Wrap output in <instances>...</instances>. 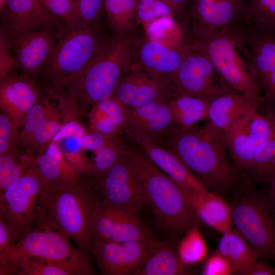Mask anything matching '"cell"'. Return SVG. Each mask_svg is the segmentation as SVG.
<instances>
[{
    "instance_id": "cell-1",
    "label": "cell",
    "mask_w": 275,
    "mask_h": 275,
    "mask_svg": "<svg viewBox=\"0 0 275 275\" xmlns=\"http://www.w3.org/2000/svg\"><path fill=\"white\" fill-rule=\"evenodd\" d=\"M157 144L172 152L210 191L221 196L235 188L242 176L229 158L224 131L209 121L176 128Z\"/></svg>"
},
{
    "instance_id": "cell-2",
    "label": "cell",
    "mask_w": 275,
    "mask_h": 275,
    "mask_svg": "<svg viewBox=\"0 0 275 275\" xmlns=\"http://www.w3.org/2000/svg\"><path fill=\"white\" fill-rule=\"evenodd\" d=\"M96 191L81 175L50 185L40 196L36 220L58 230L89 254L92 241L91 221L99 201Z\"/></svg>"
},
{
    "instance_id": "cell-3",
    "label": "cell",
    "mask_w": 275,
    "mask_h": 275,
    "mask_svg": "<svg viewBox=\"0 0 275 275\" xmlns=\"http://www.w3.org/2000/svg\"><path fill=\"white\" fill-rule=\"evenodd\" d=\"M127 138L124 141L126 154L140 178L158 228L175 235L199 225L200 220L182 189Z\"/></svg>"
},
{
    "instance_id": "cell-4",
    "label": "cell",
    "mask_w": 275,
    "mask_h": 275,
    "mask_svg": "<svg viewBox=\"0 0 275 275\" xmlns=\"http://www.w3.org/2000/svg\"><path fill=\"white\" fill-rule=\"evenodd\" d=\"M138 34L109 37L69 81L65 89L80 113L112 96L130 65L133 43Z\"/></svg>"
},
{
    "instance_id": "cell-5",
    "label": "cell",
    "mask_w": 275,
    "mask_h": 275,
    "mask_svg": "<svg viewBox=\"0 0 275 275\" xmlns=\"http://www.w3.org/2000/svg\"><path fill=\"white\" fill-rule=\"evenodd\" d=\"M248 22L205 33L192 39L188 48L206 56L235 91L263 96L246 42Z\"/></svg>"
},
{
    "instance_id": "cell-6",
    "label": "cell",
    "mask_w": 275,
    "mask_h": 275,
    "mask_svg": "<svg viewBox=\"0 0 275 275\" xmlns=\"http://www.w3.org/2000/svg\"><path fill=\"white\" fill-rule=\"evenodd\" d=\"M89 254L72 244L58 230L40 220L8 251L0 256V275L14 274L18 265L30 258L59 263L74 275L95 274Z\"/></svg>"
},
{
    "instance_id": "cell-7",
    "label": "cell",
    "mask_w": 275,
    "mask_h": 275,
    "mask_svg": "<svg viewBox=\"0 0 275 275\" xmlns=\"http://www.w3.org/2000/svg\"><path fill=\"white\" fill-rule=\"evenodd\" d=\"M229 204L234 227L258 260L275 263V205L262 189L243 182Z\"/></svg>"
},
{
    "instance_id": "cell-8",
    "label": "cell",
    "mask_w": 275,
    "mask_h": 275,
    "mask_svg": "<svg viewBox=\"0 0 275 275\" xmlns=\"http://www.w3.org/2000/svg\"><path fill=\"white\" fill-rule=\"evenodd\" d=\"M109 38L100 23L68 30L59 38L39 75L42 84L45 88L65 89Z\"/></svg>"
},
{
    "instance_id": "cell-9",
    "label": "cell",
    "mask_w": 275,
    "mask_h": 275,
    "mask_svg": "<svg viewBox=\"0 0 275 275\" xmlns=\"http://www.w3.org/2000/svg\"><path fill=\"white\" fill-rule=\"evenodd\" d=\"M45 188L33 166L0 195V216L7 223L16 242L34 225Z\"/></svg>"
},
{
    "instance_id": "cell-10",
    "label": "cell",
    "mask_w": 275,
    "mask_h": 275,
    "mask_svg": "<svg viewBox=\"0 0 275 275\" xmlns=\"http://www.w3.org/2000/svg\"><path fill=\"white\" fill-rule=\"evenodd\" d=\"M89 179L103 200L138 214L148 205L140 178L126 154L105 172Z\"/></svg>"
},
{
    "instance_id": "cell-11",
    "label": "cell",
    "mask_w": 275,
    "mask_h": 275,
    "mask_svg": "<svg viewBox=\"0 0 275 275\" xmlns=\"http://www.w3.org/2000/svg\"><path fill=\"white\" fill-rule=\"evenodd\" d=\"M273 120L270 111L252 112L224 131L230 158L243 176L250 167L258 147L271 135Z\"/></svg>"
},
{
    "instance_id": "cell-12",
    "label": "cell",
    "mask_w": 275,
    "mask_h": 275,
    "mask_svg": "<svg viewBox=\"0 0 275 275\" xmlns=\"http://www.w3.org/2000/svg\"><path fill=\"white\" fill-rule=\"evenodd\" d=\"M170 80L178 94L198 97L209 102L221 95L236 92L206 56L190 49Z\"/></svg>"
},
{
    "instance_id": "cell-13",
    "label": "cell",
    "mask_w": 275,
    "mask_h": 275,
    "mask_svg": "<svg viewBox=\"0 0 275 275\" xmlns=\"http://www.w3.org/2000/svg\"><path fill=\"white\" fill-rule=\"evenodd\" d=\"M0 31L11 44L17 71L38 79L59 38L68 30L47 27L21 32L1 24Z\"/></svg>"
},
{
    "instance_id": "cell-14",
    "label": "cell",
    "mask_w": 275,
    "mask_h": 275,
    "mask_svg": "<svg viewBox=\"0 0 275 275\" xmlns=\"http://www.w3.org/2000/svg\"><path fill=\"white\" fill-rule=\"evenodd\" d=\"M162 241L154 236L123 242L93 240L90 252L104 275H127L133 272Z\"/></svg>"
},
{
    "instance_id": "cell-15",
    "label": "cell",
    "mask_w": 275,
    "mask_h": 275,
    "mask_svg": "<svg viewBox=\"0 0 275 275\" xmlns=\"http://www.w3.org/2000/svg\"><path fill=\"white\" fill-rule=\"evenodd\" d=\"M90 229L92 240L123 242L154 236L138 214L104 200H99L95 207Z\"/></svg>"
},
{
    "instance_id": "cell-16",
    "label": "cell",
    "mask_w": 275,
    "mask_h": 275,
    "mask_svg": "<svg viewBox=\"0 0 275 275\" xmlns=\"http://www.w3.org/2000/svg\"><path fill=\"white\" fill-rule=\"evenodd\" d=\"M245 34L254 73L264 98L263 105L275 108V29L250 22Z\"/></svg>"
},
{
    "instance_id": "cell-17",
    "label": "cell",
    "mask_w": 275,
    "mask_h": 275,
    "mask_svg": "<svg viewBox=\"0 0 275 275\" xmlns=\"http://www.w3.org/2000/svg\"><path fill=\"white\" fill-rule=\"evenodd\" d=\"M178 95L170 80L154 78L130 64L112 97L131 108L154 101L170 103Z\"/></svg>"
},
{
    "instance_id": "cell-18",
    "label": "cell",
    "mask_w": 275,
    "mask_h": 275,
    "mask_svg": "<svg viewBox=\"0 0 275 275\" xmlns=\"http://www.w3.org/2000/svg\"><path fill=\"white\" fill-rule=\"evenodd\" d=\"M45 91L37 78L12 72L0 80L1 110L11 118L20 131L28 113Z\"/></svg>"
},
{
    "instance_id": "cell-19",
    "label": "cell",
    "mask_w": 275,
    "mask_h": 275,
    "mask_svg": "<svg viewBox=\"0 0 275 275\" xmlns=\"http://www.w3.org/2000/svg\"><path fill=\"white\" fill-rule=\"evenodd\" d=\"M189 50L171 48L138 34L133 43L130 64L154 78L170 80Z\"/></svg>"
},
{
    "instance_id": "cell-20",
    "label": "cell",
    "mask_w": 275,
    "mask_h": 275,
    "mask_svg": "<svg viewBox=\"0 0 275 275\" xmlns=\"http://www.w3.org/2000/svg\"><path fill=\"white\" fill-rule=\"evenodd\" d=\"M176 128L170 103L154 101L128 108L124 134L158 144Z\"/></svg>"
},
{
    "instance_id": "cell-21",
    "label": "cell",
    "mask_w": 275,
    "mask_h": 275,
    "mask_svg": "<svg viewBox=\"0 0 275 275\" xmlns=\"http://www.w3.org/2000/svg\"><path fill=\"white\" fill-rule=\"evenodd\" d=\"M1 14V24L21 32L47 27L68 30L64 22L47 9L42 0H7Z\"/></svg>"
},
{
    "instance_id": "cell-22",
    "label": "cell",
    "mask_w": 275,
    "mask_h": 275,
    "mask_svg": "<svg viewBox=\"0 0 275 275\" xmlns=\"http://www.w3.org/2000/svg\"><path fill=\"white\" fill-rule=\"evenodd\" d=\"M126 136L138 144L149 159L178 184L185 194L210 191L170 150L148 140Z\"/></svg>"
},
{
    "instance_id": "cell-23",
    "label": "cell",
    "mask_w": 275,
    "mask_h": 275,
    "mask_svg": "<svg viewBox=\"0 0 275 275\" xmlns=\"http://www.w3.org/2000/svg\"><path fill=\"white\" fill-rule=\"evenodd\" d=\"M262 96L233 92L221 95L209 103L208 119L224 131L241 117L263 106Z\"/></svg>"
},
{
    "instance_id": "cell-24",
    "label": "cell",
    "mask_w": 275,
    "mask_h": 275,
    "mask_svg": "<svg viewBox=\"0 0 275 275\" xmlns=\"http://www.w3.org/2000/svg\"><path fill=\"white\" fill-rule=\"evenodd\" d=\"M33 166L43 181L45 187L71 180L81 174L65 158L58 144L52 140L40 146L35 153Z\"/></svg>"
},
{
    "instance_id": "cell-25",
    "label": "cell",
    "mask_w": 275,
    "mask_h": 275,
    "mask_svg": "<svg viewBox=\"0 0 275 275\" xmlns=\"http://www.w3.org/2000/svg\"><path fill=\"white\" fill-rule=\"evenodd\" d=\"M185 195L200 220L205 224L222 234L234 228L229 205L221 195L211 191Z\"/></svg>"
},
{
    "instance_id": "cell-26",
    "label": "cell",
    "mask_w": 275,
    "mask_h": 275,
    "mask_svg": "<svg viewBox=\"0 0 275 275\" xmlns=\"http://www.w3.org/2000/svg\"><path fill=\"white\" fill-rule=\"evenodd\" d=\"M128 108L113 97L95 103L89 113L91 130L108 136L125 133Z\"/></svg>"
},
{
    "instance_id": "cell-27",
    "label": "cell",
    "mask_w": 275,
    "mask_h": 275,
    "mask_svg": "<svg viewBox=\"0 0 275 275\" xmlns=\"http://www.w3.org/2000/svg\"><path fill=\"white\" fill-rule=\"evenodd\" d=\"M217 251L228 259L236 274L245 275L258 260L248 241L234 227L223 234Z\"/></svg>"
},
{
    "instance_id": "cell-28",
    "label": "cell",
    "mask_w": 275,
    "mask_h": 275,
    "mask_svg": "<svg viewBox=\"0 0 275 275\" xmlns=\"http://www.w3.org/2000/svg\"><path fill=\"white\" fill-rule=\"evenodd\" d=\"M191 272L168 243L161 242L133 272L134 275H186Z\"/></svg>"
},
{
    "instance_id": "cell-29",
    "label": "cell",
    "mask_w": 275,
    "mask_h": 275,
    "mask_svg": "<svg viewBox=\"0 0 275 275\" xmlns=\"http://www.w3.org/2000/svg\"><path fill=\"white\" fill-rule=\"evenodd\" d=\"M144 34L150 40L170 48L187 51L191 37L173 16L158 18L143 26Z\"/></svg>"
},
{
    "instance_id": "cell-30",
    "label": "cell",
    "mask_w": 275,
    "mask_h": 275,
    "mask_svg": "<svg viewBox=\"0 0 275 275\" xmlns=\"http://www.w3.org/2000/svg\"><path fill=\"white\" fill-rule=\"evenodd\" d=\"M209 103L198 97L178 95L170 103L173 118L177 127H189L208 118Z\"/></svg>"
},
{
    "instance_id": "cell-31",
    "label": "cell",
    "mask_w": 275,
    "mask_h": 275,
    "mask_svg": "<svg viewBox=\"0 0 275 275\" xmlns=\"http://www.w3.org/2000/svg\"><path fill=\"white\" fill-rule=\"evenodd\" d=\"M136 0H104L107 22L113 36L135 34L139 26L135 19Z\"/></svg>"
},
{
    "instance_id": "cell-32",
    "label": "cell",
    "mask_w": 275,
    "mask_h": 275,
    "mask_svg": "<svg viewBox=\"0 0 275 275\" xmlns=\"http://www.w3.org/2000/svg\"><path fill=\"white\" fill-rule=\"evenodd\" d=\"M35 154L21 143L0 155V195L34 164Z\"/></svg>"
},
{
    "instance_id": "cell-33",
    "label": "cell",
    "mask_w": 275,
    "mask_h": 275,
    "mask_svg": "<svg viewBox=\"0 0 275 275\" xmlns=\"http://www.w3.org/2000/svg\"><path fill=\"white\" fill-rule=\"evenodd\" d=\"M249 21L245 0H217L206 32Z\"/></svg>"
},
{
    "instance_id": "cell-34",
    "label": "cell",
    "mask_w": 275,
    "mask_h": 275,
    "mask_svg": "<svg viewBox=\"0 0 275 275\" xmlns=\"http://www.w3.org/2000/svg\"><path fill=\"white\" fill-rule=\"evenodd\" d=\"M120 136L110 137L107 142L94 152V157L88 166L89 175L100 174L126 155L124 140Z\"/></svg>"
},
{
    "instance_id": "cell-35",
    "label": "cell",
    "mask_w": 275,
    "mask_h": 275,
    "mask_svg": "<svg viewBox=\"0 0 275 275\" xmlns=\"http://www.w3.org/2000/svg\"><path fill=\"white\" fill-rule=\"evenodd\" d=\"M177 254L181 262L187 266L199 263L206 257L207 248L198 225L186 232L179 243Z\"/></svg>"
},
{
    "instance_id": "cell-36",
    "label": "cell",
    "mask_w": 275,
    "mask_h": 275,
    "mask_svg": "<svg viewBox=\"0 0 275 275\" xmlns=\"http://www.w3.org/2000/svg\"><path fill=\"white\" fill-rule=\"evenodd\" d=\"M217 0H190L189 16L191 39L206 32Z\"/></svg>"
},
{
    "instance_id": "cell-37",
    "label": "cell",
    "mask_w": 275,
    "mask_h": 275,
    "mask_svg": "<svg viewBox=\"0 0 275 275\" xmlns=\"http://www.w3.org/2000/svg\"><path fill=\"white\" fill-rule=\"evenodd\" d=\"M47 9L62 20L68 30L86 26L78 11L77 0H42Z\"/></svg>"
},
{
    "instance_id": "cell-38",
    "label": "cell",
    "mask_w": 275,
    "mask_h": 275,
    "mask_svg": "<svg viewBox=\"0 0 275 275\" xmlns=\"http://www.w3.org/2000/svg\"><path fill=\"white\" fill-rule=\"evenodd\" d=\"M15 275H74L62 265L48 260L30 258L20 262L14 273Z\"/></svg>"
},
{
    "instance_id": "cell-39",
    "label": "cell",
    "mask_w": 275,
    "mask_h": 275,
    "mask_svg": "<svg viewBox=\"0 0 275 275\" xmlns=\"http://www.w3.org/2000/svg\"><path fill=\"white\" fill-rule=\"evenodd\" d=\"M245 5L250 21L275 29V0H245Z\"/></svg>"
},
{
    "instance_id": "cell-40",
    "label": "cell",
    "mask_w": 275,
    "mask_h": 275,
    "mask_svg": "<svg viewBox=\"0 0 275 275\" xmlns=\"http://www.w3.org/2000/svg\"><path fill=\"white\" fill-rule=\"evenodd\" d=\"M173 16L170 8L160 0H136L135 19L138 26L145 25L155 19Z\"/></svg>"
},
{
    "instance_id": "cell-41",
    "label": "cell",
    "mask_w": 275,
    "mask_h": 275,
    "mask_svg": "<svg viewBox=\"0 0 275 275\" xmlns=\"http://www.w3.org/2000/svg\"><path fill=\"white\" fill-rule=\"evenodd\" d=\"M20 130L11 118L1 110L0 114V155L12 151L21 143Z\"/></svg>"
},
{
    "instance_id": "cell-42",
    "label": "cell",
    "mask_w": 275,
    "mask_h": 275,
    "mask_svg": "<svg viewBox=\"0 0 275 275\" xmlns=\"http://www.w3.org/2000/svg\"><path fill=\"white\" fill-rule=\"evenodd\" d=\"M78 11L86 26L100 23L105 12L104 0H77Z\"/></svg>"
},
{
    "instance_id": "cell-43",
    "label": "cell",
    "mask_w": 275,
    "mask_h": 275,
    "mask_svg": "<svg viewBox=\"0 0 275 275\" xmlns=\"http://www.w3.org/2000/svg\"><path fill=\"white\" fill-rule=\"evenodd\" d=\"M17 71L11 44L7 36L0 31V80Z\"/></svg>"
},
{
    "instance_id": "cell-44",
    "label": "cell",
    "mask_w": 275,
    "mask_h": 275,
    "mask_svg": "<svg viewBox=\"0 0 275 275\" xmlns=\"http://www.w3.org/2000/svg\"><path fill=\"white\" fill-rule=\"evenodd\" d=\"M234 271L228 259L217 251L208 258L203 266V275H230Z\"/></svg>"
},
{
    "instance_id": "cell-45",
    "label": "cell",
    "mask_w": 275,
    "mask_h": 275,
    "mask_svg": "<svg viewBox=\"0 0 275 275\" xmlns=\"http://www.w3.org/2000/svg\"><path fill=\"white\" fill-rule=\"evenodd\" d=\"M16 243L9 226L5 219L0 216V256L10 250Z\"/></svg>"
},
{
    "instance_id": "cell-46",
    "label": "cell",
    "mask_w": 275,
    "mask_h": 275,
    "mask_svg": "<svg viewBox=\"0 0 275 275\" xmlns=\"http://www.w3.org/2000/svg\"><path fill=\"white\" fill-rule=\"evenodd\" d=\"M268 261L259 259L245 275H275V267Z\"/></svg>"
},
{
    "instance_id": "cell-47",
    "label": "cell",
    "mask_w": 275,
    "mask_h": 275,
    "mask_svg": "<svg viewBox=\"0 0 275 275\" xmlns=\"http://www.w3.org/2000/svg\"><path fill=\"white\" fill-rule=\"evenodd\" d=\"M263 190L268 199L275 205V177L263 184Z\"/></svg>"
},
{
    "instance_id": "cell-48",
    "label": "cell",
    "mask_w": 275,
    "mask_h": 275,
    "mask_svg": "<svg viewBox=\"0 0 275 275\" xmlns=\"http://www.w3.org/2000/svg\"><path fill=\"white\" fill-rule=\"evenodd\" d=\"M7 0H0V12L2 13L6 6Z\"/></svg>"
},
{
    "instance_id": "cell-49",
    "label": "cell",
    "mask_w": 275,
    "mask_h": 275,
    "mask_svg": "<svg viewBox=\"0 0 275 275\" xmlns=\"http://www.w3.org/2000/svg\"><path fill=\"white\" fill-rule=\"evenodd\" d=\"M160 1H161V2H163V3H164L166 0H160ZM164 4H165V3H164Z\"/></svg>"
}]
</instances>
